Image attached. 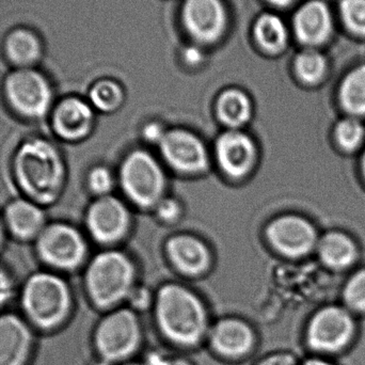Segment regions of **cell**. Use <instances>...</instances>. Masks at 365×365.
I'll return each mask as SVG.
<instances>
[{"label": "cell", "instance_id": "ab89813d", "mask_svg": "<svg viewBox=\"0 0 365 365\" xmlns=\"http://www.w3.org/2000/svg\"><path fill=\"white\" fill-rule=\"evenodd\" d=\"M269 1L272 2V4H274V6H285L291 4L294 0H269Z\"/></svg>", "mask_w": 365, "mask_h": 365}, {"label": "cell", "instance_id": "8fae6325", "mask_svg": "<svg viewBox=\"0 0 365 365\" xmlns=\"http://www.w3.org/2000/svg\"><path fill=\"white\" fill-rule=\"evenodd\" d=\"M267 236L277 250L291 257L307 255L319 242L315 227L297 216H284L272 221Z\"/></svg>", "mask_w": 365, "mask_h": 365}, {"label": "cell", "instance_id": "9c48e42d", "mask_svg": "<svg viewBox=\"0 0 365 365\" xmlns=\"http://www.w3.org/2000/svg\"><path fill=\"white\" fill-rule=\"evenodd\" d=\"M6 96L19 115L30 119L44 117L51 107V87L34 71H19L10 75L6 81Z\"/></svg>", "mask_w": 365, "mask_h": 365}, {"label": "cell", "instance_id": "d4e9b609", "mask_svg": "<svg viewBox=\"0 0 365 365\" xmlns=\"http://www.w3.org/2000/svg\"><path fill=\"white\" fill-rule=\"evenodd\" d=\"M9 57L15 63L26 66L38 59L40 45L34 34L26 30H17L6 41Z\"/></svg>", "mask_w": 365, "mask_h": 365}, {"label": "cell", "instance_id": "f1b7e54d", "mask_svg": "<svg viewBox=\"0 0 365 365\" xmlns=\"http://www.w3.org/2000/svg\"><path fill=\"white\" fill-rule=\"evenodd\" d=\"M345 308L351 312H365V269L351 277L343 289Z\"/></svg>", "mask_w": 365, "mask_h": 365}, {"label": "cell", "instance_id": "5b68a950", "mask_svg": "<svg viewBox=\"0 0 365 365\" xmlns=\"http://www.w3.org/2000/svg\"><path fill=\"white\" fill-rule=\"evenodd\" d=\"M21 304L32 323L42 329H51L68 317L72 297L68 285L59 277L41 272L26 283Z\"/></svg>", "mask_w": 365, "mask_h": 365}, {"label": "cell", "instance_id": "1f68e13d", "mask_svg": "<svg viewBox=\"0 0 365 365\" xmlns=\"http://www.w3.org/2000/svg\"><path fill=\"white\" fill-rule=\"evenodd\" d=\"M89 187L93 192L104 195L113 187V177L108 169L98 167L89 175Z\"/></svg>", "mask_w": 365, "mask_h": 365}, {"label": "cell", "instance_id": "ffe728a7", "mask_svg": "<svg viewBox=\"0 0 365 365\" xmlns=\"http://www.w3.org/2000/svg\"><path fill=\"white\" fill-rule=\"evenodd\" d=\"M44 212L34 202L17 200L6 210V221L16 237L29 240L40 235L44 227Z\"/></svg>", "mask_w": 365, "mask_h": 365}, {"label": "cell", "instance_id": "7a4b0ae2", "mask_svg": "<svg viewBox=\"0 0 365 365\" xmlns=\"http://www.w3.org/2000/svg\"><path fill=\"white\" fill-rule=\"evenodd\" d=\"M14 173L21 190L38 203H53L63 186L61 156L51 143L42 139L21 145L15 155Z\"/></svg>", "mask_w": 365, "mask_h": 365}, {"label": "cell", "instance_id": "e0dca14e", "mask_svg": "<svg viewBox=\"0 0 365 365\" xmlns=\"http://www.w3.org/2000/svg\"><path fill=\"white\" fill-rule=\"evenodd\" d=\"M31 342V332L21 319L0 315V365L25 364Z\"/></svg>", "mask_w": 365, "mask_h": 365}, {"label": "cell", "instance_id": "f35d334b", "mask_svg": "<svg viewBox=\"0 0 365 365\" xmlns=\"http://www.w3.org/2000/svg\"><path fill=\"white\" fill-rule=\"evenodd\" d=\"M299 365H336L322 356L315 355L300 361Z\"/></svg>", "mask_w": 365, "mask_h": 365}, {"label": "cell", "instance_id": "2e32d148", "mask_svg": "<svg viewBox=\"0 0 365 365\" xmlns=\"http://www.w3.org/2000/svg\"><path fill=\"white\" fill-rule=\"evenodd\" d=\"M294 30L298 40L309 46L325 42L332 31L329 8L322 0H310L300 6L294 16Z\"/></svg>", "mask_w": 365, "mask_h": 365}, {"label": "cell", "instance_id": "ba28073f", "mask_svg": "<svg viewBox=\"0 0 365 365\" xmlns=\"http://www.w3.org/2000/svg\"><path fill=\"white\" fill-rule=\"evenodd\" d=\"M120 179L126 195L139 206L149 207L160 201L164 173L150 154L136 151L128 155L122 165Z\"/></svg>", "mask_w": 365, "mask_h": 365}, {"label": "cell", "instance_id": "5bb4252c", "mask_svg": "<svg viewBox=\"0 0 365 365\" xmlns=\"http://www.w3.org/2000/svg\"><path fill=\"white\" fill-rule=\"evenodd\" d=\"M87 225L94 240L108 244L119 240L125 233L128 212L119 200L103 197L89 208Z\"/></svg>", "mask_w": 365, "mask_h": 365}, {"label": "cell", "instance_id": "d6a6232c", "mask_svg": "<svg viewBox=\"0 0 365 365\" xmlns=\"http://www.w3.org/2000/svg\"><path fill=\"white\" fill-rule=\"evenodd\" d=\"M300 360L296 354L289 351H276L266 354L253 365H299Z\"/></svg>", "mask_w": 365, "mask_h": 365}, {"label": "cell", "instance_id": "3957f363", "mask_svg": "<svg viewBox=\"0 0 365 365\" xmlns=\"http://www.w3.org/2000/svg\"><path fill=\"white\" fill-rule=\"evenodd\" d=\"M145 341V331L138 313L130 308L113 309L98 322L93 332L98 359L120 365L136 359Z\"/></svg>", "mask_w": 365, "mask_h": 365}, {"label": "cell", "instance_id": "7402d4cb", "mask_svg": "<svg viewBox=\"0 0 365 365\" xmlns=\"http://www.w3.org/2000/svg\"><path fill=\"white\" fill-rule=\"evenodd\" d=\"M251 102L244 92L230 89L223 92L217 103L219 119L230 128H240L251 117Z\"/></svg>", "mask_w": 365, "mask_h": 365}, {"label": "cell", "instance_id": "4316f807", "mask_svg": "<svg viewBox=\"0 0 365 365\" xmlns=\"http://www.w3.org/2000/svg\"><path fill=\"white\" fill-rule=\"evenodd\" d=\"M92 104L102 111H111L117 108L123 100V92L113 81H101L90 91Z\"/></svg>", "mask_w": 365, "mask_h": 365}, {"label": "cell", "instance_id": "f546056e", "mask_svg": "<svg viewBox=\"0 0 365 365\" xmlns=\"http://www.w3.org/2000/svg\"><path fill=\"white\" fill-rule=\"evenodd\" d=\"M340 14L351 31L365 36V0H341Z\"/></svg>", "mask_w": 365, "mask_h": 365}, {"label": "cell", "instance_id": "83f0119b", "mask_svg": "<svg viewBox=\"0 0 365 365\" xmlns=\"http://www.w3.org/2000/svg\"><path fill=\"white\" fill-rule=\"evenodd\" d=\"M334 135L341 149L354 151L361 145L365 137V130L357 118L349 117L339 122Z\"/></svg>", "mask_w": 365, "mask_h": 365}, {"label": "cell", "instance_id": "8992f818", "mask_svg": "<svg viewBox=\"0 0 365 365\" xmlns=\"http://www.w3.org/2000/svg\"><path fill=\"white\" fill-rule=\"evenodd\" d=\"M353 312L340 306L319 309L309 319L304 343L317 355H328L344 349L356 334Z\"/></svg>", "mask_w": 365, "mask_h": 365}, {"label": "cell", "instance_id": "6da1fadb", "mask_svg": "<svg viewBox=\"0 0 365 365\" xmlns=\"http://www.w3.org/2000/svg\"><path fill=\"white\" fill-rule=\"evenodd\" d=\"M153 319L160 338L182 351L205 345L212 324L201 298L179 284L160 287L154 299Z\"/></svg>", "mask_w": 365, "mask_h": 365}, {"label": "cell", "instance_id": "7bdbcfd3", "mask_svg": "<svg viewBox=\"0 0 365 365\" xmlns=\"http://www.w3.org/2000/svg\"><path fill=\"white\" fill-rule=\"evenodd\" d=\"M361 165H362V171H364V175L365 178V152H364V156H362Z\"/></svg>", "mask_w": 365, "mask_h": 365}, {"label": "cell", "instance_id": "603a6c76", "mask_svg": "<svg viewBox=\"0 0 365 365\" xmlns=\"http://www.w3.org/2000/svg\"><path fill=\"white\" fill-rule=\"evenodd\" d=\"M340 102L351 115H365V64L353 68L340 86Z\"/></svg>", "mask_w": 365, "mask_h": 365}, {"label": "cell", "instance_id": "30bf717a", "mask_svg": "<svg viewBox=\"0 0 365 365\" xmlns=\"http://www.w3.org/2000/svg\"><path fill=\"white\" fill-rule=\"evenodd\" d=\"M38 252L48 265L71 270L83 262L86 245L81 234L70 225H53L38 235Z\"/></svg>", "mask_w": 365, "mask_h": 365}, {"label": "cell", "instance_id": "4fadbf2b", "mask_svg": "<svg viewBox=\"0 0 365 365\" xmlns=\"http://www.w3.org/2000/svg\"><path fill=\"white\" fill-rule=\"evenodd\" d=\"M165 160L177 170L197 173L207 167V153L203 143L190 133L173 130L166 133L160 143Z\"/></svg>", "mask_w": 365, "mask_h": 365}, {"label": "cell", "instance_id": "b9f144b4", "mask_svg": "<svg viewBox=\"0 0 365 365\" xmlns=\"http://www.w3.org/2000/svg\"><path fill=\"white\" fill-rule=\"evenodd\" d=\"M92 365H113V364H108V362L104 361V360L98 359Z\"/></svg>", "mask_w": 365, "mask_h": 365}, {"label": "cell", "instance_id": "4dcf8cb0", "mask_svg": "<svg viewBox=\"0 0 365 365\" xmlns=\"http://www.w3.org/2000/svg\"><path fill=\"white\" fill-rule=\"evenodd\" d=\"M148 365H195L192 360L184 355L164 353V351H148L143 358H141Z\"/></svg>", "mask_w": 365, "mask_h": 365}, {"label": "cell", "instance_id": "8d00e7d4", "mask_svg": "<svg viewBox=\"0 0 365 365\" xmlns=\"http://www.w3.org/2000/svg\"><path fill=\"white\" fill-rule=\"evenodd\" d=\"M165 135H166V133L163 130L162 125L158 123L149 124V125L145 126V130H143V136L145 137L148 141L158 143V145L164 138Z\"/></svg>", "mask_w": 365, "mask_h": 365}, {"label": "cell", "instance_id": "74e56055", "mask_svg": "<svg viewBox=\"0 0 365 365\" xmlns=\"http://www.w3.org/2000/svg\"><path fill=\"white\" fill-rule=\"evenodd\" d=\"M185 59L189 63L197 64V62L202 60V53L199 49L190 47V48H187L186 51H185Z\"/></svg>", "mask_w": 365, "mask_h": 365}, {"label": "cell", "instance_id": "836d02e7", "mask_svg": "<svg viewBox=\"0 0 365 365\" xmlns=\"http://www.w3.org/2000/svg\"><path fill=\"white\" fill-rule=\"evenodd\" d=\"M128 302H130L128 308L134 310L135 312H145L149 310L150 307L153 308L154 300L152 299L151 294L145 289H138L135 287L128 297Z\"/></svg>", "mask_w": 365, "mask_h": 365}, {"label": "cell", "instance_id": "d590c367", "mask_svg": "<svg viewBox=\"0 0 365 365\" xmlns=\"http://www.w3.org/2000/svg\"><path fill=\"white\" fill-rule=\"evenodd\" d=\"M13 295V283L9 274L0 268V307L4 306Z\"/></svg>", "mask_w": 365, "mask_h": 365}, {"label": "cell", "instance_id": "ac0fdd59", "mask_svg": "<svg viewBox=\"0 0 365 365\" xmlns=\"http://www.w3.org/2000/svg\"><path fill=\"white\" fill-rule=\"evenodd\" d=\"M91 107L76 98L62 101L53 115V128L56 134L68 141L83 138L92 125Z\"/></svg>", "mask_w": 365, "mask_h": 365}, {"label": "cell", "instance_id": "e575fe53", "mask_svg": "<svg viewBox=\"0 0 365 365\" xmlns=\"http://www.w3.org/2000/svg\"><path fill=\"white\" fill-rule=\"evenodd\" d=\"M158 214L164 220H173L179 216V204L173 199L162 200L158 202Z\"/></svg>", "mask_w": 365, "mask_h": 365}, {"label": "cell", "instance_id": "277c9868", "mask_svg": "<svg viewBox=\"0 0 365 365\" xmlns=\"http://www.w3.org/2000/svg\"><path fill=\"white\" fill-rule=\"evenodd\" d=\"M134 267L120 252L98 255L90 264L86 276L88 294L94 306L108 311L128 302L134 287Z\"/></svg>", "mask_w": 365, "mask_h": 365}, {"label": "cell", "instance_id": "9a60e30c", "mask_svg": "<svg viewBox=\"0 0 365 365\" xmlns=\"http://www.w3.org/2000/svg\"><path fill=\"white\" fill-rule=\"evenodd\" d=\"M255 145L247 135L237 130L225 133L216 143V156L221 169L232 178L246 175L255 160Z\"/></svg>", "mask_w": 365, "mask_h": 365}, {"label": "cell", "instance_id": "44dd1931", "mask_svg": "<svg viewBox=\"0 0 365 365\" xmlns=\"http://www.w3.org/2000/svg\"><path fill=\"white\" fill-rule=\"evenodd\" d=\"M317 250L322 262L332 269L349 267L357 257L355 242L341 232H330L324 235L317 242Z\"/></svg>", "mask_w": 365, "mask_h": 365}, {"label": "cell", "instance_id": "7c38bea8", "mask_svg": "<svg viewBox=\"0 0 365 365\" xmlns=\"http://www.w3.org/2000/svg\"><path fill=\"white\" fill-rule=\"evenodd\" d=\"M182 21L195 40L214 42L225 31L227 13L220 0H186Z\"/></svg>", "mask_w": 365, "mask_h": 365}, {"label": "cell", "instance_id": "cb8c5ba5", "mask_svg": "<svg viewBox=\"0 0 365 365\" xmlns=\"http://www.w3.org/2000/svg\"><path fill=\"white\" fill-rule=\"evenodd\" d=\"M257 42L270 53H278L284 48L287 42V29L280 17L274 14L262 15L255 25Z\"/></svg>", "mask_w": 365, "mask_h": 365}, {"label": "cell", "instance_id": "ee69618b", "mask_svg": "<svg viewBox=\"0 0 365 365\" xmlns=\"http://www.w3.org/2000/svg\"><path fill=\"white\" fill-rule=\"evenodd\" d=\"M2 242V227H1V222H0V245H1Z\"/></svg>", "mask_w": 365, "mask_h": 365}, {"label": "cell", "instance_id": "52a82bcc", "mask_svg": "<svg viewBox=\"0 0 365 365\" xmlns=\"http://www.w3.org/2000/svg\"><path fill=\"white\" fill-rule=\"evenodd\" d=\"M259 338L252 324L237 317L212 322L205 345L210 353L227 362H242L257 351Z\"/></svg>", "mask_w": 365, "mask_h": 365}, {"label": "cell", "instance_id": "d6986e66", "mask_svg": "<svg viewBox=\"0 0 365 365\" xmlns=\"http://www.w3.org/2000/svg\"><path fill=\"white\" fill-rule=\"evenodd\" d=\"M173 264L184 274H201L210 263V253L203 242L189 235H178L167 244Z\"/></svg>", "mask_w": 365, "mask_h": 365}, {"label": "cell", "instance_id": "484cf974", "mask_svg": "<svg viewBox=\"0 0 365 365\" xmlns=\"http://www.w3.org/2000/svg\"><path fill=\"white\" fill-rule=\"evenodd\" d=\"M327 70V61L323 53L309 48L302 51L295 60L297 76L306 83H317L323 78Z\"/></svg>", "mask_w": 365, "mask_h": 365}, {"label": "cell", "instance_id": "60d3db41", "mask_svg": "<svg viewBox=\"0 0 365 365\" xmlns=\"http://www.w3.org/2000/svg\"><path fill=\"white\" fill-rule=\"evenodd\" d=\"M120 365H148L145 364V361H143V359H134L130 360V361L125 362V364H122Z\"/></svg>", "mask_w": 365, "mask_h": 365}]
</instances>
